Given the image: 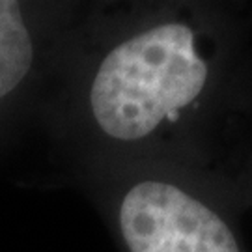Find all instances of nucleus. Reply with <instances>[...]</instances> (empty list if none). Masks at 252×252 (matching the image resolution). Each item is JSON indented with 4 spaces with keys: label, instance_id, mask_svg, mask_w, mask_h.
<instances>
[{
    "label": "nucleus",
    "instance_id": "nucleus-1",
    "mask_svg": "<svg viewBox=\"0 0 252 252\" xmlns=\"http://www.w3.org/2000/svg\"><path fill=\"white\" fill-rule=\"evenodd\" d=\"M235 53L234 23L211 6L86 9L47 112L81 153L84 172L183 166L180 150L222 101Z\"/></svg>",
    "mask_w": 252,
    "mask_h": 252
},
{
    "label": "nucleus",
    "instance_id": "nucleus-2",
    "mask_svg": "<svg viewBox=\"0 0 252 252\" xmlns=\"http://www.w3.org/2000/svg\"><path fill=\"white\" fill-rule=\"evenodd\" d=\"M122 252H247L224 194L192 166L86 170Z\"/></svg>",
    "mask_w": 252,
    "mask_h": 252
},
{
    "label": "nucleus",
    "instance_id": "nucleus-3",
    "mask_svg": "<svg viewBox=\"0 0 252 252\" xmlns=\"http://www.w3.org/2000/svg\"><path fill=\"white\" fill-rule=\"evenodd\" d=\"M82 9L0 0V131L49 97Z\"/></svg>",
    "mask_w": 252,
    "mask_h": 252
},
{
    "label": "nucleus",
    "instance_id": "nucleus-4",
    "mask_svg": "<svg viewBox=\"0 0 252 252\" xmlns=\"http://www.w3.org/2000/svg\"><path fill=\"white\" fill-rule=\"evenodd\" d=\"M241 190L252 200V170L245 172L243 174V181H241Z\"/></svg>",
    "mask_w": 252,
    "mask_h": 252
}]
</instances>
